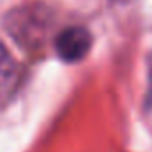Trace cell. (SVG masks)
<instances>
[{
	"label": "cell",
	"mask_w": 152,
	"mask_h": 152,
	"mask_svg": "<svg viewBox=\"0 0 152 152\" xmlns=\"http://www.w3.org/2000/svg\"><path fill=\"white\" fill-rule=\"evenodd\" d=\"M147 109H152V61L148 66V90H147V99H145Z\"/></svg>",
	"instance_id": "cell-4"
},
{
	"label": "cell",
	"mask_w": 152,
	"mask_h": 152,
	"mask_svg": "<svg viewBox=\"0 0 152 152\" xmlns=\"http://www.w3.org/2000/svg\"><path fill=\"white\" fill-rule=\"evenodd\" d=\"M16 79V61L7 50V47L0 41V90L7 88Z\"/></svg>",
	"instance_id": "cell-3"
},
{
	"label": "cell",
	"mask_w": 152,
	"mask_h": 152,
	"mask_svg": "<svg viewBox=\"0 0 152 152\" xmlns=\"http://www.w3.org/2000/svg\"><path fill=\"white\" fill-rule=\"evenodd\" d=\"M113 2H116V4H127V2H131V0H113Z\"/></svg>",
	"instance_id": "cell-5"
},
{
	"label": "cell",
	"mask_w": 152,
	"mask_h": 152,
	"mask_svg": "<svg viewBox=\"0 0 152 152\" xmlns=\"http://www.w3.org/2000/svg\"><path fill=\"white\" fill-rule=\"evenodd\" d=\"M7 31L25 48H39L45 43L50 16L43 7H22L11 11L6 20Z\"/></svg>",
	"instance_id": "cell-1"
},
{
	"label": "cell",
	"mask_w": 152,
	"mask_h": 152,
	"mask_svg": "<svg viewBox=\"0 0 152 152\" xmlns=\"http://www.w3.org/2000/svg\"><path fill=\"white\" fill-rule=\"evenodd\" d=\"M91 48V34L81 25L63 29L56 38V52L64 63H79Z\"/></svg>",
	"instance_id": "cell-2"
}]
</instances>
